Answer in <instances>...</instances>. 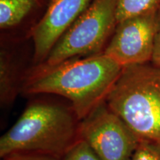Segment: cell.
Here are the masks:
<instances>
[{
	"mask_svg": "<svg viewBox=\"0 0 160 160\" xmlns=\"http://www.w3.org/2000/svg\"><path fill=\"white\" fill-rule=\"evenodd\" d=\"M42 0H0V28L19 25L39 7Z\"/></svg>",
	"mask_w": 160,
	"mask_h": 160,
	"instance_id": "cell-9",
	"label": "cell"
},
{
	"mask_svg": "<svg viewBox=\"0 0 160 160\" xmlns=\"http://www.w3.org/2000/svg\"><path fill=\"white\" fill-rule=\"evenodd\" d=\"M25 76L14 54L5 48L0 51V104L2 108L11 107L22 92Z\"/></svg>",
	"mask_w": 160,
	"mask_h": 160,
	"instance_id": "cell-8",
	"label": "cell"
},
{
	"mask_svg": "<svg viewBox=\"0 0 160 160\" xmlns=\"http://www.w3.org/2000/svg\"><path fill=\"white\" fill-rule=\"evenodd\" d=\"M151 62L160 67V6L157 11V28L153 49V57Z\"/></svg>",
	"mask_w": 160,
	"mask_h": 160,
	"instance_id": "cell-14",
	"label": "cell"
},
{
	"mask_svg": "<svg viewBox=\"0 0 160 160\" xmlns=\"http://www.w3.org/2000/svg\"><path fill=\"white\" fill-rule=\"evenodd\" d=\"M92 0H48L42 17L31 30L33 66L43 63L50 52Z\"/></svg>",
	"mask_w": 160,
	"mask_h": 160,
	"instance_id": "cell-7",
	"label": "cell"
},
{
	"mask_svg": "<svg viewBox=\"0 0 160 160\" xmlns=\"http://www.w3.org/2000/svg\"><path fill=\"white\" fill-rule=\"evenodd\" d=\"M55 156L39 153H16L1 158V160H61Z\"/></svg>",
	"mask_w": 160,
	"mask_h": 160,
	"instance_id": "cell-13",
	"label": "cell"
},
{
	"mask_svg": "<svg viewBox=\"0 0 160 160\" xmlns=\"http://www.w3.org/2000/svg\"><path fill=\"white\" fill-rule=\"evenodd\" d=\"M117 2L92 0L39 65L52 67L74 58L102 53L117 25Z\"/></svg>",
	"mask_w": 160,
	"mask_h": 160,
	"instance_id": "cell-4",
	"label": "cell"
},
{
	"mask_svg": "<svg viewBox=\"0 0 160 160\" xmlns=\"http://www.w3.org/2000/svg\"><path fill=\"white\" fill-rule=\"evenodd\" d=\"M61 160H102L90 145L79 139L62 157Z\"/></svg>",
	"mask_w": 160,
	"mask_h": 160,
	"instance_id": "cell-11",
	"label": "cell"
},
{
	"mask_svg": "<svg viewBox=\"0 0 160 160\" xmlns=\"http://www.w3.org/2000/svg\"><path fill=\"white\" fill-rule=\"evenodd\" d=\"M79 139L88 144L102 160H131L140 142L105 101L80 121Z\"/></svg>",
	"mask_w": 160,
	"mask_h": 160,
	"instance_id": "cell-5",
	"label": "cell"
},
{
	"mask_svg": "<svg viewBox=\"0 0 160 160\" xmlns=\"http://www.w3.org/2000/svg\"><path fill=\"white\" fill-rule=\"evenodd\" d=\"M79 122L70 104L32 102L0 138V157L39 153L62 158L79 139Z\"/></svg>",
	"mask_w": 160,
	"mask_h": 160,
	"instance_id": "cell-2",
	"label": "cell"
},
{
	"mask_svg": "<svg viewBox=\"0 0 160 160\" xmlns=\"http://www.w3.org/2000/svg\"><path fill=\"white\" fill-rule=\"evenodd\" d=\"M122 69L104 53L74 58L52 67L33 66L25 73L21 93L65 98L81 121L105 101Z\"/></svg>",
	"mask_w": 160,
	"mask_h": 160,
	"instance_id": "cell-1",
	"label": "cell"
},
{
	"mask_svg": "<svg viewBox=\"0 0 160 160\" xmlns=\"http://www.w3.org/2000/svg\"><path fill=\"white\" fill-rule=\"evenodd\" d=\"M142 140L160 142V67L151 62L123 68L105 99Z\"/></svg>",
	"mask_w": 160,
	"mask_h": 160,
	"instance_id": "cell-3",
	"label": "cell"
},
{
	"mask_svg": "<svg viewBox=\"0 0 160 160\" xmlns=\"http://www.w3.org/2000/svg\"><path fill=\"white\" fill-rule=\"evenodd\" d=\"M160 0H118L117 23L133 16L157 10Z\"/></svg>",
	"mask_w": 160,
	"mask_h": 160,
	"instance_id": "cell-10",
	"label": "cell"
},
{
	"mask_svg": "<svg viewBox=\"0 0 160 160\" xmlns=\"http://www.w3.org/2000/svg\"><path fill=\"white\" fill-rule=\"evenodd\" d=\"M157 10L117 23L102 53L122 68L151 62L157 28Z\"/></svg>",
	"mask_w": 160,
	"mask_h": 160,
	"instance_id": "cell-6",
	"label": "cell"
},
{
	"mask_svg": "<svg viewBox=\"0 0 160 160\" xmlns=\"http://www.w3.org/2000/svg\"><path fill=\"white\" fill-rule=\"evenodd\" d=\"M131 160H160V142L140 141Z\"/></svg>",
	"mask_w": 160,
	"mask_h": 160,
	"instance_id": "cell-12",
	"label": "cell"
}]
</instances>
